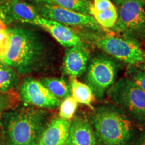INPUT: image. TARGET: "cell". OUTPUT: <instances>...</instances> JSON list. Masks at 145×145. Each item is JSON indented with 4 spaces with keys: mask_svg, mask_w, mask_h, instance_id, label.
Listing matches in <instances>:
<instances>
[{
    "mask_svg": "<svg viewBox=\"0 0 145 145\" xmlns=\"http://www.w3.org/2000/svg\"><path fill=\"white\" fill-rule=\"evenodd\" d=\"M48 114L40 108L8 110L0 118L5 145H38L48 126Z\"/></svg>",
    "mask_w": 145,
    "mask_h": 145,
    "instance_id": "6da1fadb",
    "label": "cell"
},
{
    "mask_svg": "<svg viewBox=\"0 0 145 145\" xmlns=\"http://www.w3.org/2000/svg\"><path fill=\"white\" fill-rule=\"evenodd\" d=\"M90 123L98 145H129L135 136L132 120L115 104L94 109Z\"/></svg>",
    "mask_w": 145,
    "mask_h": 145,
    "instance_id": "7a4b0ae2",
    "label": "cell"
},
{
    "mask_svg": "<svg viewBox=\"0 0 145 145\" xmlns=\"http://www.w3.org/2000/svg\"><path fill=\"white\" fill-rule=\"evenodd\" d=\"M11 43L4 62L22 75L34 71L40 65L44 48L37 34L31 30L10 28Z\"/></svg>",
    "mask_w": 145,
    "mask_h": 145,
    "instance_id": "3957f363",
    "label": "cell"
},
{
    "mask_svg": "<svg viewBox=\"0 0 145 145\" xmlns=\"http://www.w3.org/2000/svg\"><path fill=\"white\" fill-rule=\"evenodd\" d=\"M109 98L138 124L145 126V93L129 77L122 78L107 91Z\"/></svg>",
    "mask_w": 145,
    "mask_h": 145,
    "instance_id": "277c9868",
    "label": "cell"
},
{
    "mask_svg": "<svg viewBox=\"0 0 145 145\" xmlns=\"http://www.w3.org/2000/svg\"><path fill=\"white\" fill-rule=\"evenodd\" d=\"M93 44L116 59L130 65L142 64L145 52L135 39L110 35L93 36Z\"/></svg>",
    "mask_w": 145,
    "mask_h": 145,
    "instance_id": "5b68a950",
    "label": "cell"
},
{
    "mask_svg": "<svg viewBox=\"0 0 145 145\" xmlns=\"http://www.w3.org/2000/svg\"><path fill=\"white\" fill-rule=\"evenodd\" d=\"M117 66L113 60L104 56H97L91 60L88 68L86 81L94 97L104 98L105 93L115 83Z\"/></svg>",
    "mask_w": 145,
    "mask_h": 145,
    "instance_id": "8992f818",
    "label": "cell"
},
{
    "mask_svg": "<svg viewBox=\"0 0 145 145\" xmlns=\"http://www.w3.org/2000/svg\"><path fill=\"white\" fill-rule=\"evenodd\" d=\"M115 28L132 39H145L144 0H132L119 5Z\"/></svg>",
    "mask_w": 145,
    "mask_h": 145,
    "instance_id": "52a82bcc",
    "label": "cell"
},
{
    "mask_svg": "<svg viewBox=\"0 0 145 145\" xmlns=\"http://www.w3.org/2000/svg\"><path fill=\"white\" fill-rule=\"evenodd\" d=\"M40 16L66 26L87 27L94 30L101 29V27L91 15L67 10L50 3H47L42 7Z\"/></svg>",
    "mask_w": 145,
    "mask_h": 145,
    "instance_id": "ba28073f",
    "label": "cell"
},
{
    "mask_svg": "<svg viewBox=\"0 0 145 145\" xmlns=\"http://www.w3.org/2000/svg\"><path fill=\"white\" fill-rule=\"evenodd\" d=\"M21 99L25 104L39 108L54 109L61 101L56 97L40 81L27 78L22 84L20 91Z\"/></svg>",
    "mask_w": 145,
    "mask_h": 145,
    "instance_id": "9c48e42d",
    "label": "cell"
},
{
    "mask_svg": "<svg viewBox=\"0 0 145 145\" xmlns=\"http://www.w3.org/2000/svg\"><path fill=\"white\" fill-rule=\"evenodd\" d=\"M34 24L44 28L63 46L72 47L83 45L80 37L66 25L57 22L40 17Z\"/></svg>",
    "mask_w": 145,
    "mask_h": 145,
    "instance_id": "30bf717a",
    "label": "cell"
},
{
    "mask_svg": "<svg viewBox=\"0 0 145 145\" xmlns=\"http://www.w3.org/2000/svg\"><path fill=\"white\" fill-rule=\"evenodd\" d=\"M3 15L8 21H19L33 24L40 17L36 9L22 0H9L0 6Z\"/></svg>",
    "mask_w": 145,
    "mask_h": 145,
    "instance_id": "8fae6325",
    "label": "cell"
},
{
    "mask_svg": "<svg viewBox=\"0 0 145 145\" xmlns=\"http://www.w3.org/2000/svg\"><path fill=\"white\" fill-rule=\"evenodd\" d=\"M89 57V53L83 45L68 48L63 59V72L71 78L79 77L86 71Z\"/></svg>",
    "mask_w": 145,
    "mask_h": 145,
    "instance_id": "7c38bea8",
    "label": "cell"
},
{
    "mask_svg": "<svg viewBox=\"0 0 145 145\" xmlns=\"http://www.w3.org/2000/svg\"><path fill=\"white\" fill-rule=\"evenodd\" d=\"M66 145H97L89 121L86 118H75L71 123Z\"/></svg>",
    "mask_w": 145,
    "mask_h": 145,
    "instance_id": "4fadbf2b",
    "label": "cell"
},
{
    "mask_svg": "<svg viewBox=\"0 0 145 145\" xmlns=\"http://www.w3.org/2000/svg\"><path fill=\"white\" fill-rule=\"evenodd\" d=\"M71 123L63 118L52 119L45 128L38 145H66Z\"/></svg>",
    "mask_w": 145,
    "mask_h": 145,
    "instance_id": "5bb4252c",
    "label": "cell"
},
{
    "mask_svg": "<svg viewBox=\"0 0 145 145\" xmlns=\"http://www.w3.org/2000/svg\"><path fill=\"white\" fill-rule=\"evenodd\" d=\"M70 86L72 97L77 103L91 107L95 97L88 84L80 82L76 78H71Z\"/></svg>",
    "mask_w": 145,
    "mask_h": 145,
    "instance_id": "9a60e30c",
    "label": "cell"
},
{
    "mask_svg": "<svg viewBox=\"0 0 145 145\" xmlns=\"http://www.w3.org/2000/svg\"><path fill=\"white\" fill-rule=\"evenodd\" d=\"M18 76L16 70L0 61V92L9 93L17 86Z\"/></svg>",
    "mask_w": 145,
    "mask_h": 145,
    "instance_id": "2e32d148",
    "label": "cell"
},
{
    "mask_svg": "<svg viewBox=\"0 0 145 145\" xmlns=\"http://www.w3.org/2000/svg\"><path fill=\"white\" fill-rule=\"evenodd\" d=\"M40 82L58 99H65L70 96L71 86L61 78H42Z\"/></svg>",
    "mask_w": 145,
    "mask_h": 145,
    "instance_id": "e0dca14e",
    "label": "cell"
},
{
    "mask_svg": "<svg viewBox=\"0 0 145 145\" xmlns=\"http://www.w3.org/2000/svg\"><path fill=\"white\" fill-rule=\"evenodd\" d=\"M90 15L101 28H112L115 26L118 18V10L115 6L101 12H90Z\"/></svg>",
    "mask_w": 145,
    "mask_h": 145,
    "instance_id": "ac0fdd59",
    "label": "cell"
},
{
    "mask_svg": "<svg viewBox=\"0 0 145 145\" xmlns=\"http://www.w3.org/2000/svg\"><path fill=\"white\" fill-rule=\"evenodd\" d=\"M46 1L67 10L90 15L89 7L91 3L89 0H46Z\"/></svg>",
    "mask_w": 145,
    "mask_h": 145,
    "instance_id": "d6986e66",
    "label": "cell"
},
{
    "mask_svg": "<svg viewBox=\"0 0 145 145\" xmlns=\"http://www.w3.org/2000/svg\"><path fill=\"white\" fill-rule=\"evenodd\" d=\"M77 106V102L72 96H68L65 98L60 104L59 116L61 118L67 120L71 119L75 115Z\"/></svg>",
    "mask_w": 145,
    "mask_h": 145,
    "instance_id": "ffe728a7",
    "label": "cell"
},
{
    "mask_svg": "<svg viewBox=\"0 0 145 145\" xmlns=\"http://www.w3.org/2000/svg\"><path fill=\"white\" fill-rule=\"evenodd\" d=\"M11 33L10 28L0 32V61L4 62L10 49Z\"/></svg>",
    "mask_w": 145,
    "mask_h": 145,
    "instance_id": "44dd1931",
    "label": "cell"
},
{
    "mask_svg": "<svg viewBox=\"0 0 145 145\" xmlns=\"http://www.w3.org/2000/svg\"><path fill=\"white\" fill-rule=\"evenodd\" d=\"M128 74L130 79L145 93V71L135 67L128 69Z\"/></svg>",
    "mask_w": 145,
    "mask_h": 145,
    "instance_id": "7402d4cb",
    "label": "cell"
},
{
    "mask_svg": "<svg viewBox=\"0 0 145 145\" xmlns=\"http://www.w3.org/2000/svg\"><path fill=\"white\" fill-rule=\"evenodd\" d=\"M14 104V100L11 94L0 92V118L5 112L9 110Z\"/></svg>",
    "mask_w": 145,
    "mask_h": 145,
    "instance_id": "603a6c76",
    "label": "cell"
},
{
    "mask_svg": "<svg viewBox=\"0 0 145 145\" xmlns=\"http://www.w3.org/2000/svg\"><path fill=\"white\" fill-rule=\"evenodd\" d=\"M115 6L111 0H93L89 7V13L92 12H101Z\"/></svg>",
    "mask_w": 145,
    "mask_h": 145,
    "instance_id": "cb8c5ba5",
    "label": "cell"
},
{
    "mask_svg": "<svg viewBox=\"0 0 145 145\" xmlns=\"http://www.w3.org/2000/svg\"><path fill=\"white\" fill-rule=\"evenodd\" d=\"M8 20L0 10V32L8 30Z\"/></svg>",
    "mask_w": 145,
    "mask_h": 145,
    "instance_id": "d4e9b609",
    "label": "cell"
},
{
    "mask_svg": "<svg viewBox=\"0 0 145 145\" xmlns=\"http://www.w3.org/2000/svg\"><path fill=\"white\" fill-rule=\"evenodd\" d=\"M134 145H145V130L141 134L140 137L138 138V139Z\"/></svg>",
    "mask_w": 145,
    "mask_h": 145,
    "instance_id": "484cf974",
    "label": "cell"
},
{
    "mask_svg": "<svg viewBox=\"0 0 145 145\" xmlns=\"http://www.w3.org/2000/svg\"><path fill=\"white\" fill-rule=\"evenodd\" d=\"M113 1L115 2L116 4L118 5H120V4H122V3H126V2H128V1H132V0H113Z\"/></svg>",
    "mask_w": 145,
    "mask_h": 145,
    "instance_id": "4316f807",
    "label": "cell"
},
{
    "mask_svg": "<svg viewBox=\"0 0 145 145\" xmlns=\"http://www.w3.org/2000/svg\"><path fill=\"white\" fill-rule=\"evenodd\" d=\"M0 145H5L4 139H3L2 132H1V130H0Z\"/></svg>",
    "mask_w": 145,
    "mask_h": 145,
    "instance_id": "83f0119b",
    "label": "cell"
},
{
    "mask_svg": "<svg viewBox=\"0 0 145 145\" xmlns=\"http://www.w3.org/2000/svg\"><path fill=\"white\" fill-rule=\"evenodd\" d=\"M142 70H144L145 71V59H144V62L142 63Z\"/></svg>",
    "mask_w": 145,
    "mask_h": 145,
    "instance_id": "f1b7e54d",
    "label": "cell"
},
{
    "mask_svg": "<svg viewBox=\"0 0 145 145\" xmlns=\"http://www.w3.org/2000/svg\"><path fill=\"white\" fill-rule=\"evenodd\" d=\"M8 1H9V0H0V4H2V3L6 2Z\"/></svg>",
    "mask_w": 145,
    "mask_h": 145,
    "instance_id": "f546056e",
    "label": "cell"
},
{
    "mask_svg": "<svg viewBox=\"0 0 145 145\" xmlns=\"http://www.w3.org/2000/svg\"><path fill=\"white\" fill-rule=\"evenodd\" d=\"M144 4H145V0H144Z\"/></svg>",
    "mask_w": 145,
    "mask_h": 145,
    "instance_id": "4dcf8cb0",
    "label": "cell"
},
{
    "mask_svg": "<svg viewBox=\"0 0 145 145\" xmlns=\"http://www.w3.org/2000/svg\"><path fill=\"white\" fill-rule=\"evenodd\" d=\"M44 1H46V0H44Z\"/></svg>",
    "mask_w": 145,
    "mask_h": 145,
    "instance_id": "1f68e13d",
    "label": "cell"
}]
</instances>
